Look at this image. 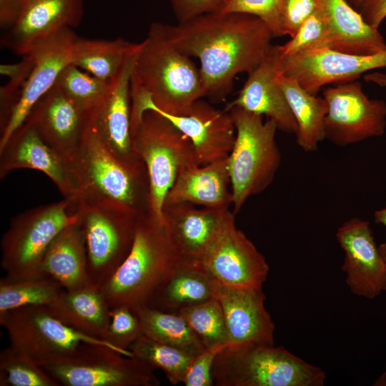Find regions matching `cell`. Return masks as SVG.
Wrapping results in <instances>:
<instances>
[{"instance_id":"31","label":"cell","mask_w":386,"mask_h":386,"mask_svg":"<svg viewBox=\"0 0 386 386\" xmlns=\"http://www.w3.org/2000/svg\"><path fill=\"white\" fill-rule=\"evenodd\" d=\"M139 44L122 38L93 39L76 35L71 63L100 79L110 82Z\"/></svg>"},{"instance_id":"47","label":"cell","mask_w":386,"mask_h":386,"mask_svg":"<svg viewBox=\"0 0 386 386\" xmlns=\"http://www.w3.org/2000/svg\"><path fill=\"white\" fill-rule=\"evenodd\" d=\"M365 79L374 82L380 86L386 87V74L374 72L367 74Z\"/></svg>"},{"instance_id":"28","label":"cell","mask_w":386,"mask_h":386,"mask_svg":"<svg viewBox=\"0 0 386 386\" xmlns=\"http://www.w3.org/2000/svg\"><path fill=\"white\" fill-rule=\"evenodd\" d=\"M41 271L44 276L57 281L65 290L94 284L88 271L84 234L79 217L53 239L44 256Z\"/></svg>"},{"instance_id":"44","label":"cell","mask_w":386,"mask_h":386,"mask_svg":"<svg viewBox=\"0 0 386 386\" xmlns=\"http://www.w3.org/2000/svg\"><path fill=\"white\" fill-rule=\"evenodd\" d=\"M179 22L217 10L223 0H168Z\"/></svg>"},{"instance_id":"2","label":"cell","mask_w":386,"mask_h":386,"mask_svg":"<svg viewBox=\"0 0 386 386\" xmlns=\"http://www.w3.org/2000/svg\"><path fill=\"white\" fill-rule=\"evenodd\" d=\"M131 92L142 94L157 109L172 115L189 114L205 96L199 69L152 23L140 42L131 75Z\"/></svg>"},{"instance_id":"1","label":"cell","mask_w":386,"mask_h":386,"mask_svg":"<svg viewBox=\"0 0 386 386\" xmlns=\"http://www.w3.org/2000/svg\"><path fill=\"white\" fill-rule=\"evenodd\" d=\"M159 25L177 49L199 59L205 96L214 102L231 92L238 74H249L263 61L274 38L261 19L242 13L211 11Z\"/></svg>"},{"instance_id":"3","label":"cell","mask_w":386,"mask_h":386,"mask_svg":"<svg viewBox=\"0 0 386 386\" xmlns=\"http://www.w3.org/2000/svg\"><path fill=\"white\" fill-rule=\"evenodd\" d=\"M73 162L79 187L74 203L107 204L137 217L152 209L146 166L117 159L90 124Z\"/></svg>"},{"instance_id":"27","label":"cell","mask_w":386,"mask_h":386,"mask_svg":"<svg viewBox=\"0 0 386 386\" xmlns=\"http://www.w3.org/2000/svg\"><path fill=\"white\" fill-rule=\"evenodd\" d=\"M216 287L217 282L202 262L179 259L159 283L147 306L177 313L216 298Z\"/></svg>"},{"instance_id":"38","label":"cell","mask_w":386,"mask_h":386,"mask_svg":"<svg viewBox=\"0 0 386 386\" xmlns=\"http://www.w3.org/2000/svg\"><path fill=\"white\" fill-rule=\"evenodd\" d=\"M143 335L140 320L134 310L124 305L111 309L110 322L104 341L122 354L133 357L130 348Z\"/></svg>"},{"instance_id":"4","label":"cell","mask_w":386,"mask_h":386,"mask_svg":"<svg viewBox=\"0 0 386 386\" xmlns=\"http://www.w3.org/2000/svg\"><path fill=\"white\" fill-rule=\"evenodd\" d=\"M179 260L164 224L152 212L138 216L131 250L114 274L100 287L112 309L147 306L155 290Z\"/></svg>"},{"instance_id":"34","label":"cell","mask_w":386,"mask_h":386,"mask_svg":"<svg viewBox=\"0 0 386 386\" xmlns=\"http://www.w3.org/2000/svg\"><path fill=\"white\" fill-rule=\"evenodd\" d=\"M110 82L70 63L60 72L54 86L91 117L103 101Z\"/></svg>"},{"instance_id":"6","label":"cell","mask_w":386,"mask_h":386,"mask_svg":"<svg viewBox=\"0 0 386 386\" xmlns=\"http://www.w3.org/2000/svg\"><path fill=\"white\" fill-rule=\"evenodd\" d=\"M229 112L235 139L227 159L231 181L233 214H237L249 197L264 191L280 166L281 153L276 142V123L239 107Z\"/></svg>"},{"instance_id":"10","label":"cell","mask_w":386,"mask_h":386,"mask_svg":"<svg viewBox=\"0 0 386 386\" xmlns=\"http://www.w3.org/2000/svg\"><path fill=\"white\" fill-rule=\"evenodd\" d=\"M73 210L84 231L90 277L101 287L128 256L138 217L102 204L74 203Z\"/></svg>"},{"instance_id":"39","label":"cell","mask_w":386,"mask_h":386,"mask_svg":"<svg viewBox=\"0 0 386 386\" xmlns=\"http://www.w3.org/2000/svg\"><path fill=\"white\" fill-rule=\"evenodd\" d=\"M22 60L14 64L1 65V74L8 76L9 81L0 91V129L5 127L16 104L33 66L30 54L22 56Z\"/></svg>"},{"instance_id":"32","label":"cell","mask_w":386,"mask_h":386,"mask_svg":"<svg viewBox=\"0 0 386 386\" xmlns=\"http://www.w3.org/2000/svg\"><path fill=\"white\" fill-rule=\"evenodd\" d=\"M135 311L140 320L144 335L194 357L206 349L180 315L149 306L141 307Z\"/></svg>"},{"instance_id":"49","label":"cell","mask_w":386,"mask_h":386,"mask_svg":"<svg viewBox=\"0 0 386 386\" xmlns=\"http://www.w3.org/2000/svg\"><path fill=\"white\" fill-rule=\"evenodd\" d=\"M355 9L360 11L362 6L369 0H346Z\"/></svg>"},{"instance_id":"45","label":"cell","mask_w":386,"mask_h":386,"mask_svg":"<svg viewBox=\"0 0 386 386\" xmlns=\"http://www.w3.org/2000/svg\"><path fill=\"white\" fill-rule=\"evenodd\" d=\"M360 12L368 24L378 29L386 18V0H369Z\"/></svg>"},{"instance_id":"21","label":"cell","mask_w":386,"mask_h":386,"mask_svg":"<svg viewBox=\"0 0 386 386\" xmlns=\"http://www.w3.org/2000/svg\"><path fill=\"white\" fill-rule=\"evenodd\" d=\"M89 120L87 114L54 85L34 106L25 122L49 146L73 160L84 142Z\"/></svg>"},{"instance_id":"13","label":"cell","mask_w":386,"mask_h":386,"mask_svg":"<svg viewBox=\"0 0 386 386\" xmlns=\"http://www.w3.org/2000/svg\"><path fill=\"white\" fill-rule=\"evenodd\" d=\"M131 125H135L147 110L167 119L192 142L200 165L225 159L235 139V127L229 113L219 110L202 99L187 115H172L154 107L140 94H132Z\"/></svg>"},{"instance_id":"33","label":"cell","mask_w":386,"mask_h":386,"mask_svg":"<svg viewBox=\"0 0 386 386\" xmlns=\"http://www.w3.org/2000/svg\"><path fill=\"white\" fill-rule=\"evenodd\" d=\"M50 277L16 282L0 280V314L26 306H47L64 290Z\"/></svg>"},{"instance_id":"23","label":"cell","mask_w":386,"mask_h":386,"mask_svg":"<svg viewBox=\"0 0 386 386\" xmlns=\"http://www.w3.org/2000/svg\"><path fill=\"white\" fill-rule=\"evenodd\" d=\"M229 211V209H199L188 203L164 204L162 209L164 227L179 259L203 262Z\"/></svg>"},{"instance_id":"7","label":"cell","mask_w":386,"mask_h":386,"mask_svg":"<svg viewBox=\"0 0 386 386\" xmlns=\"http://www.w3.org/2000/svg\"><path fill=\"white\" fill-rule=\"evenodd\" d=\"M73 201L63 200L24 211L10 222L1 241V279L16 282L45 277L41 263L55 237L78 219Z\"/></svg>"},{"instance_id":"30","label":"cell","mask_w":386,"mask_h":386,"mask_svg":"<svg viewBox=\"0 0 386 386\" xmlns=\"http://www.w3.org/2000/svg\"><path fill=\"white\" fill-rule=\"evenodd\" d=\"M276 80L296 121L297 144L305 152L317 150L319 142L325 139V118L327 112L325 99L309 93L296 80L280 71Z\"/></svg>"},{"instance_id":"15","label":"cell","mask_w":386,"mask_h":386,"mask_svg":"<svg viewBox=\"0 0 386 386\" xmlns=\"http://www.w3.org/2000/svg\"><path fill=\"white\" fill-rule=\"evenodd\" d=\"M202 263L217 283L232 287L262 289L269 269L230 211Z\"/></svg>"},{"instance_id":"41","label":"cell","mask_w":386,"mask_h":386,"mask_svg":"<svg viewBox=\"0 0 386 386\" xmlns=\"http://www.w3.org/2000/svg\"><path fill=\"white\" fill-rule=\"evenodd\" d=\"M327 34V26L316 10L300 26L296 34L282 45H277L280 56H291L305 51L319 48Z\"/></svg>"},{"instance_id":"14","label":"cell","mask_w":386,"mask_h":386,"mask_svg":"<svg viewBox=\"0 0 386 386\" xmlns=\"http://www.w3.org/2000/svg\"><path fill=\"white\" fill-rule=\"evenodd\" d=\"M279 62L283 75L296 80L309 93L317 95L326 85L356 80L367 71L386 67V50L372 55H358L315 48L291 56L279 54Z\"/></svg>"},{"instance_id":"48","label":"cell","mask_w":386,"mask_h":386,"mask_svg":"<svg viewBox=\"0 0 386 386\" xmlns=\"http://www.w3.org/2000/svg\"><path fill=\"white\" fill-rule=\"evenodd\" d=\"M374 219L375 223L381 224L386 228V205L385 207L375 211Z\"/></svg>"},{"instance_id":"5","label":"cell","mask_w":386,"mask_h":386,"mask_svg":"<svg viewBox=\"0 0 386 386\" xmlns=\"http://www.w3.org/2000/svg\"><path fill=\"white\" fill-rule=\"evenodd\" d=\"M212 375L217 386H322L326 379L320 367L274 345H227Z\"/></svg>"},{"instance_id":"46","label":"cell","mask_w":386,"mask_h":386,"mask_svg":"<svg viewBox=\"0 0 386 386\" xmlns=\"http://www.w3.org/2000/svg\"><path fill=\"white\" fill-rule=\"evenodd\" d=\"M23 0H0V26L11 28L17 21L21 11Z\"/></svg>"},{"instance_id":"16","label":"cell","mask_w":386,"mask_h":386,"mask_svg":"<svg viewBox=\"0 0 386 386\" xmlns=\"http://www.w3.org/2000/svg\"><path fill=\"white\" fill-rule=\"evenodd\" d=\"M139 45L110 82L103 101L89 120L106 149L119 161L134 167L145 165L134 147L131 128V75Z\"/></svg>"},{"instance_id":"18","label":"cell","mask_w":386,"mask_h":386,"mask_svg":"<svg viewBox=\"0 0 386 386\" xmlns=\"http://www.w3.org/2000/svg\"><path fill=\"white\" fill-rule=\"evenodd\" d=\"M76 36L72 29H64L41 41L28 54L33 59V66L19 101L1 130L0 149L24 123L36 102L54 86L62 69L71 63Z\"/></svg>"},{"instance_id":"43","label":"cell","mask_w":386,"mask_h":386,"mask_svg":"<svg viewBox=\"0 0 386 386\" xmlns=\"http://www.w3.org/2000/svg\"><path fill=\"white\" fill-rule=\"evenodd\" d=\"M228 345L206 348L192 361L183 385L185 386H212L214 385L212 370L217 354Z\"/></svg>"},{"instance_id":"8","label":"cell","mask_w":386,"mask_h":386,"mask_svg":"<svg viewBox=\"0 0 386 386\" xmlns=\"http://www.w3.org/2000/svg\"><path fill=\"white\" fill-rule=\"evenodd\" d=\"M134 147L148 172L151 206L164 222L165 197L179 171L199 164L191 140L167 119L152 110L145 111L132 127Z\"/></svg>"},{"instance_id":"35","label":"cell","mask_w":386,"mask_h":386,"mask_svg":"<svg viewBox=\"0 0 386 386\" xmlns=\"http://www.w3.org/2000/svg\"><path fill=\"white\" fill-rule=\"evenodd\" d=\"M130 350L134 357L154 369L162 370L172 385L183 383L188 368L194 357L182 350L144 335L132 345Z\"/></svg>"},{"instance_id":"29","label":"cell","mask_w":386,"mask_h":386,"mask_svg":"<svg viewBox=\"0 0 386 386\" xmlns=\"http://www.w3.org/2000/svg\"><path fill=\"white\" fill-rule=\"evenodd\" d=\"M46 307L53 315L71 328L103 340L110 322L111 309L99 286L94 284L72 291L64 290Z\"/></svg>"},{"instance_id":"36","label":"cell","mask_w":386,"mask_h":386,"mask_svg":"<svg viewBox=\"0 0 386 386\" xmlns=\"http://www.w3.org/2000/svg\"><path fill=\"white\" fill-rule=\"evenodd\" d=\"M1 386H59L36 362L13 347L0 353Z\"/></svg>"},{"instance_id":"25","label":"cell","mask_w":386,"mask_h":386,"mask_svg":"<svg viewBox=\"0 0 386 386\" xmlns=\"http://www.w3.org/2000/svg\"><path fill=\"white\" fill-rule=\"evenodd\" d=\"M317 5L327 26L319 48L358 55L386 50V42L378 29L368 24L346 0H317Z\"/></svg>"},{"instance_id":"19","label":"cell","mask_w":386,"mask_h":386,"mask_svg":"<svg viewBox=\"0 0 386 386\" xmlns=\"http://www.w3.org/2000/svg\"><path fill=\"white\" fill-rule=\"evenodd\" d=\"M345 252L342 270L350 292L368 300L386 291V263L376 245L368 221L353 217L336 232Z\"/></svg>"},{"instance_id":"26","label":"cell","mask_w":386,"mask_h":386,"mask_svg":"<svg viewBox=\"0 0 386 386\" xmlns=\"http://www.w3.org/2000/svg\"><path fill=\"white\" fill-rule=\"evenodd\" d=\"M227 158L182 168L164 205L188 203L207 208L228 209L232 204V194Z\"/></svg>"},{"instance_id":"50","label":"cell","mask_w":386,"mask_h":386,"mask_svg":"<svg viewBox=\"0 0 386 386\" xmlns=\"http://www.w3.org/2000/svg\"><path fill=\"white\" fill-rule=\"evenodd\" d=\"M375 386H386V370L382 372L374 382Z\"/></svg>"},{"instance_id":"51","label":"cell","mask_w":386,"mask_h":386,"mask_svg":"<svg viewBox=\"0 0 386 386\" xmlns=\"http://www.w3.org/2000/svg\"><path fill=\"white\" fill-rule=\"evenodd\" d=\"M378 249H379L380 254L382 255L384 261L386 263V242L380 244L378 246Z\"/></svg>"},{"instance_id":"9","label":"cell","mask_w":386,"mask_h":386,"mask_svg":"<svg viewBox=\"0 0 386 386\" xmlns=\"http://www.w3.org/2000/svg\"><path fill=\"white\" fill-rule=\"evenodd\" d=\"M60 385L157 386L154 368L104 345L82 343L62 359L39 365Z\"/></svg>"},{"instance_id":"37","label":"cell","mask_w":386,"mask_h":386,"mask_svg":"<svg viewBox=\"0 0 386 386\" xmlns=\"http://www.w3.org/2000/svg\"><path fill=\"white\" fill-rule=\"evenodd\" d=\"M177 314L187 320L205 348L228 345L224 313L217 298L184 308Z\"/></svg>"},{"instance_id":"12","label":"cell","mask_w":386,"mask_h":386,"mask_svg":"<svg viewBox=\"0 0 386 386\" xmlns=\"http://www.w3.org/2000/svg\"><path fill=\"white\" fill-rule=\"evenodd\" d=\"M322 97L327 105L325 139L345 147L384 134L386 102L370 99L357 79L325 88Z\"/></svg>"},{"instance_id":"24","label":"cell","mask_w":386,"mask_h":386,"mask_svg":"<svg viewBox=\"0 0 386 386\" xmlns=\"http://www.w3.org/2000/svg\"><path fill=\"white\" fill-rule=\"evenodd\" d=\"M279 71L277 45H272L266 57L252 71L237 97L224 110L241 107L273 120L278 129L296 134L297 125L287 99L276 80Z\"/></svg>"},{"instance_id":"42","label":"cell","mask_w":386,"mask_h":386,"mask_svg":"<svg viewBox=\"0 0 386 386\" xmlns=\"http://www.w3.org/2000/svg\"><path fill=\"white\" fill-rule=\"evenodd\" d=\"M317 9V0H284L280 16L282 36L292 37Z\"/></svg>"},{"instance_id":"20","label":"cell","mask_w":386,"mask_h":386,"mask_svg":"<svg viewBox=\"0 0 386 386\" xmlns=\"http://www.w3.org/2000/svg\"><path fill=\"white\" fill-rule=\"evenodd\" d=\"M84 14V0H23L17 21L3 36L1 44L24 56L58 31L77 27Z\"/></svg>"},{"instance_id":"40","label":"cell","mask_w":386,"mask_h":386,"mask_svg":"<svg viewBox=\"0 0 386 386\" xmlns=\"http://www.w3.org/2000/svg\"><path fill=\"white\" fill-rule=\"evenodd\" d=\"M284 0H223L217 10L221 13H242L261 19L274 38L282 36L280 16Z\"/></svg>"},{"instance_id":"22","label":"cell","mask_w":386,"mask_h":386,"mask_svg":"<svg viewBox=\"0 0 386 386\" xmlns=\"http://www.w3.org/2000/svg\"><path fill=\"white\" fill-rule=\"evenodd\" d=\"M215 297L223 310L228 345H274L275 326L265 307L262 289L217 282Z\"/></svg>"},{"instance_id":"11","label":"cell","mask_w":386,"mask_h":386,"mask_svg":"<svg viewBox=\"0 0 386 386\" xmlns=\"http://www.w3.org/2000/svg\"><path fill=\"white\" fill-rule=\"evenodd\" d=\"M0 325L6 331L10 345L39 365L67 357L82 343L104 345L117 350L102 340L68 326L46 306H26L7 311L0 314Z\"/></svg>"},{"instance_id":"17","label":"cell","mask_w":386,"mask_h":386,"mask_svg":"<svg viewBox=\"0 0 386 386\" xmlns=\"http://www.w3.org/2000/svg\"><path fill=\"white\" fill-rule=\"evenodd\" d=\"M22 168L44 173L64 198L73 201L76 198L79 187L73 160L49 146L26 122L0 149V178Z\"/></svg>"}]
</instances>
